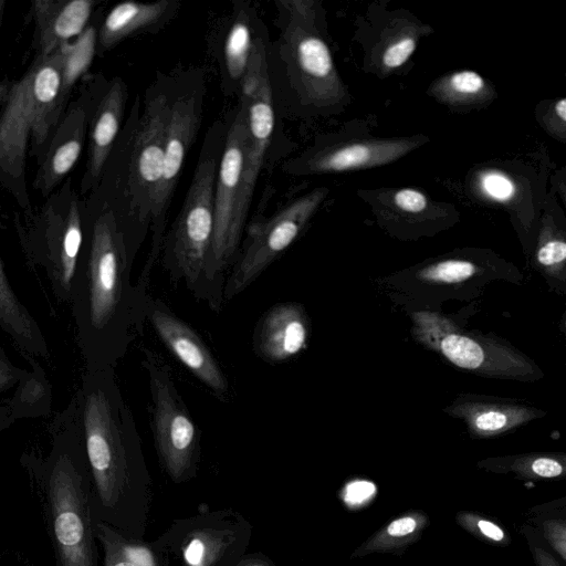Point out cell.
Returning a JSON list of instances; mask_svg holds the SVG:
<instances>
[{"mask_svg":"<svg viewBox=\"0 0 566 566\" xmlns=\"http://www.w3.org/2000/svg\"><path fill=\"white\" fill-rule=\"evenodd\" d=\"M416 49L413 38H402L390 45L384 53L382 62L389 69H396L402 65Z\"/></svg>","mask_w":566,"mask_h":566,"instance_id":"obj_30","label":"cell"},{"mask_svg":"<svg viewBox=\"0 0 566 566\" xmlns=\"http://www.w3.org/2000/svg\"><path fill=\"white\" fill-rule=\"evenodd\" d=\"M475 271L472 263L465 261L441 262L424 272V276L442 282H459L470 277Z\"/></svg>","mask_w":566,"mask_h":566,"instance_id":"obj_27","label":"cell"},{"mask_svg":"<svg viewBox=\"0 0 566 566\" xmlns=\"http://www.w3.org/2000/svg\"><path fill=\"white\" fill-rule=\"evenodd\" d=\"M415 145L410 140H380L314 147L287 159L282 170L289 176L302 177L374 167L399 158Z\"/></svg>","mask_w":566,"mask_h":566,"instance_id":"obj_17","label":"cell"},{"mask_svg":"<svg viewBox=\"0 0 566 566\" xmlns=\"http://www.w3.org/2000/svg\"><path fill=\"white\" fill-rule=\"evenodd\" d=\"M98 25L97 20L90 22L77 38L63 45L59 94V108L62 114L69 105L75 84L88 73L96 55Z\"/></svg>","mask_w":566,"mask_h":566,"instance_id":"obj_24","label":"cell"},{"mask_svg":"<svg viewBox=\"0 0 566 566\" xmlns=\"http://www.w3.org/2000/svg\"><path fill=\"white\" fill-rule=\"evenodd\" d=\"M31 365L15 385L7 400L13 422L22 419L46 417L52 411L53 386L42 365L34 358H25Z\"/></svg>","mask_w":566,"mask_h":566,"instance_id":"obj_23","label":"cell"},{"mask_svg":"<svg viewBox=\"0 0 566 566\" xmlns=\"http://www.w3.org/2000/svg\"><path fill=\"white\" fill-rule=\"evenodd\" d=\"M103 566H159L150 543L130 539L105 523L94 521Z\"/></svg>","mask_w":566,"mask_h":566,"instance_id":"obj_25","label":"cell"},{"mask_svg":"<svg viewBox=\"0 0 566 566\" xmlns=\"http://www.w3.org/2000/svg\"><path fill=\"white\" fill-rule=\"evenodd\" d=\"M180 7V0L115 4L98 25L96 54H104L129 38L158 32L175 19Z\"/></svg>","mask_w":566,"mask_h":566,"instance_id":"obj_20","label":"cell"},{"mask_svg":"<svg viewBox=\"0 0 566 566\" xmlns=\"http://www.w3.org/2000/svg\"><path fill=\"white\" fill-rule=\"evenodd\" d=\"M142 365L148 375L150 424L159 462L174 483L188 482L198 473L200 431L161 356L145 347Z\"/></svg>","mask_w":566,"mask_h":566,"instance_id":"obj_12","label":"cell"},{"mask_svg":"<svg viewBox=\"0 0 566 566\" xmlns=\"http://www.w3.org/2000/svg\"><path fill=\"white\" fill-rule=\"evenodd\" d=\"M0 328L24 358L50 357L46 338L27 306L13 291L0 255Z\"/></svg>","mask_w":566,"mask_h":566,"instance_id":"obj_22","label":"cell"},{"mask_svg":"<svg viewBox=\"0 0 566 566\" xmlns=\"http://www.w3.org/2000/svg\"><path fill=\"white\" fill-rule=\"evenodd\" d=\"M449 86L459 96H473L483 91L485 83L476 72L461 71L450 76Z\"/></svg>","mask_w":566,"mask_h":566,"instance_id":"obj_29","label":"cell"},{"mask_svg":"<svg viewBox=\"0 0 566 566\" xmlns=\"http://www.w3.org/2000/svg\"><path fill=\"white\" fill-rule=\"evenodd\" d=\"M4 6H6V1L4 0H0V32H1V23H2Z\"/></svg>","mask_w":566,"mask_h":566,"instance_id":"obj_42","label":"cell"},{"mask_svg":"<svg viewBox=\"0 0 566 566\" xmlns=\"http://www.w3.org/2000/svg\"><path fill=\"white\" fill-rule=\"evenodd\" d=\"M566 258V243L553 240L545 243L537 253V260L543 265H554Z\"/></svg>","mask_w":566,"mask_h":566,"instance_id":"obj_33","label":"cell"},{"mask_svg":"<svg viewBox=\"0 0 566 566\" xmlns=\"http://www.w3.org/2000/svg\"><path fill=\"white\" fill-rule=\"evenodd\" d=\"M96 4L94 0L32 1L35 56H48L77 38L90 24Z\"/></svg>","mask_w":566,"mask_h":566,"instance_id":"obj_21","label":"cell"},{"mask_svg":"<svg viewBox=\"0 0 566 566\" xmlns=\"http://www.w3.org/2000/svg\"><path fill=\"white\" fill-rule=\"evenodd\" d=\"M266 30L250 1H234L232 12L217 31L214 56L227 97H239L256 41Z\"/></svg>","mask_w":566,"mask_h":566,"instance_id":"obj_16","label":"cell"},{"mask_svg":"<svg viewBox=\"0 0 566 566\" xmlns=\"http://www.w3.org/2000/svg\"><path fill=\"white\" fill-rule=\"evenodd\" d=\"M532 470L537 475L545 478L557 476L563 472L560 463L548 458L536 459L532 464Z\"/></svg>","mask_w":566,"mask_h":566,"instance_id":"obj_36","label":"cell"},{"mask_svg":"<svg viewBox=\"0 0 566 566\" xmlns=\"http://www.w3.org/2000/svg\"><path fill=\"white\" fill-rule=\"evenodd\" d=\"M325 196L326 189H315L249 226L226 280L223 301L244 291L297 239Z\"/></svg>","mask_w":566,"mask_h":566,"instance_id":"obj_13","label":"cell"},{"mask_svg":"<svg viewBox=\"0 0 566 566\" xmlns=\"http://www.w3.org/2000/svg\"><path fill=\"white\" fill-rule=\"evenodd\" d=\"M91 475L95 522L145 541L153 502L151 476L115 368L85 370L71 399Z\"/></svg>","mask_w":566,"mask_h":566,"instance_id":"obj_1","label":"cell"},{"mask_svg":"<svg viewBox=\"0 0 566 566\" xmlns=\"http://www.w3.org/2000/svg\"><path fill=\"white\" fill-rule=\"evenodd\" d=\"M78 96L69 103L39 164L33 188L49 197L78 160L93 111L107 81L102 74L85 77Z\"/></svg>","mask_w":566,"mask_h":566,"instance_id":"obj_14","label":"cell"},{"mask_svg":"<svg viewBox=\"0 0 566 566\" xmlns=\"http://www.w3.org/2000/svg\"><path fill=\"white\" fill-rule=\"evenodd\" d=\"M307 336V321L302 305L292 302L279 303L258 321L252 347L260 359L270 364H282L305 349Z\"/></svg>","mask_w":566,"mask_h":566,"instance_id":"obj_19","label":"cell"},{"mask_svg":"<svg viewBox=\"0 0 566 566\" xmlns=\"http://www.w3.org/2000/svg\"><path fill=\"white\" fill-rule=\"evenodd\" d=\"M375 492V485L367 481H355L347 485L345 499L349 503H361Z\"/></svg>","mask_w":566,"mask_h":566,"instance_id":"obj_34","label":"cell"},{"mask_svg":"<svg viewBox=\"0 0 566 566\" xmlns=\"http://www.w3.org/2000/svg\"><path fill=\"white\" fill-rule=\"evenodd\" d=\"M63 46L35 56L7 86L0 111V185L27 214L33 212L27 186V156L41 163L63 114L59 108Z\"/></svg>","mask_w":566,"mask_h":566,"instance_id":"obj_6","label":"cell"},{"mask_svg":"<svg viewBox=\"0 0 566 566\" xmlns=\"http://www.w3.org/2000/svg\"><path fill=\"white\" fill-rule=\"evenodd\" d=\"M146 319L166 348L218 399L230 397V384L199 334L159 298L147 300Z\"/></svg>","mask_w":566,"mask_h":566,"instance_id":"obj_15","label":"cell"},{"mask_svg":"<svg viewBox=\"0 0 566 566\" xmlns=\"http://www.w3.org/2000/svg\"><path fill=\"white\" fill-rule=\"evenodd\" d=\"M274 3L280 34L266 48L274 109L292 117L335 105L343 90L331 51L315 29L313 3Z\"/></svg>","mask_w":566,"mask_h":566,"instance_id":"obj_5","label":"cell"},{"mask_svg":"<svg viewBox=\"0 0 566 566\" xmlns=\"http://www.w3.org/2000/svg\"><path fill=\"white\" fill-rule=\"evenodd\" d=\"M555 112L558 117L565 122L566 120V99L560 98L555 105Z\"/></svg>","mask_w":566,"mask_h":566,"instance_id":"obj_41","label":"cell"},{"mask_svg":"<svg viewBox=\"0 0 566 566\" xmlns=\"http://www.w3.org/2000/svg\"><path fill=\"white\" fill-rule=\"evenodd\" d=\"M50 450L20 463L43 509L57 566H99L91 475L72 400L49 427Z\"/></svg>","mask_w":566,"mask_h":566,"instance_id":"obj_4","label":"cell"},{"mask_svg":"<svg viewBox=\"0 0 566 566\" xmlns=\"http://www.w3.org/2000/svg\"><path fill=\"white\" fill-rule=\"evenodd\" d=\"M128 88L120 77H113L96 103L88 125V150L81 195L96 189L105 165L122 130Z\"/></svg>","mask_w":566,"mask_h":566,"instance_id":"obj_18","label":"cell"},{"mask_svg":"<svg viewBox=\"0 0 566 566\" xmlns=\"http://www.w3.org/2000/svg\"><path fill=\"white\" fill-rule=\"evenodd\" d=\"M478 526L484 535L492 539L500 541L504 536L503 531L497 525L489 521L482 520L478 523Z\"/></svg>","mask_w":566,"mask_h":566,"instance_id":"obj_38","label":"cell"},{"mask_svg":"<svg viewBox=\"0 0 566 566\" xmlns=\"http://www.w3.org/2000/svg\"><path fill=\"white\" fill-rule=\"evenodd\" d=\"M7 86H4L2 83H0V103H2V99L6 95Z\"/></svg>","mask_w":566,"mask_h":566,"instance_id":"obj_43","label":"cell"},{"mask_svg":"<svg viewBox=\"0 0 566 566\" xmlns=\"http://www.w3.org/2000/svg\"><path fill=\"white\" fill-rule=\"evenodd\" d=\"M247 115L238 101L229 112V126L220 157L213 208V232L207 262L210 307L218 312L223 302L226 272L232 266L243 234L251 202L244 190Z\"/></svg>","mask_w":566,"mask_h":566,"instance_id":"obj_8","label":"cell"},{"mask_svg":"<svg viewBox=\"0 0 566 566\" xmlns=\"http://www.w3.org/2000/svg\"><path fill=\"white\" fill-rule=\"evenodd\" d=\"M15 228L28 265L44 270L55 298L69 304L86 228L71 179Z\"/></svg>","mask_w":566,"mask_h":566,"instance_id":"obj_9","label":"cell"},{"mask_svg":"<svg viewBox=\"0 0 566 566\" xmlns=\"http://www.w3.org/2000/svg\"><path fill=\"white\" fill-rule=\"evenodd\" d=\"M442 353L459 367L473 369L484 360L483 349L472 339L450 334L441 340Z\"/></svg>","mask_w":566,"mask_h":566,"instance_id":"obj_26","label":"cell"},{"mask_svg":"<svg viewBox=\"0 0 566 566\" xmlns=\"http://www.w3.org/2000/svg\"><path fill=\"white\" fill-rule=\"evenodd\" d=\"M238 566H275L269 558L264 556L244 557Z\"/></svg>","mask_w":566,"mask_h":566,"instance_id":"obj_39","label":"cell"},{"mask_svg":"<svg viewBox=\"0 0 566 566\" xmlns=\"http://www.w3.org/2000/svg\"><path fill=\"white\" fill-rule=\"evenodd\" d=\"M507 417L499 411L482 412L475 418V426L484 431H495L503 428Z\"/></svg>","mask_w":566,"mask_h":566,"instance_id":"obj_35","label":"cell"},{"mask_svg":"<svg viewBox=\"0 0 566 566\" xmlns=\"http://www.w3.org/2000/svg\"><path fill=\"white\" fill-rule=\"evenodd\" d=\"M396 205L405 211L420 212L427 207L424 195L413 189H401L395 195Z\"/></svg>","mask_w":566,"mask_h":566,"instance_id":"obj_32","label":"cell"},{"mask_svg":"<svg viewBox=\"0 0 566 566\" xmlns=\"http://www.w3.org/2000/svg\"><path fill=\"white\" fill-rule=\"evenodd\" d=\"M172 85L174 72H158L145 91L143 105L135 96L97 187L104 195L102 206L115 214L132 263L150 230L163 177Z\"/></svg>","mask_w":566,"mask_h":566,"instance_id":"obj_3","label":"cell"},{"mask_svg":"<svg viewBox=\"0 0 566 566\" xmlns=\"http://www.w3.org/2000/svg\"><path fill=\"white\" fill-rule=\"evenodd\" d=\"M206 93V76L201 69L174 71V85L165 137L163 177L151 212L150 250L137 282V285L143 290L145 289V291H147L153 266L160 255L168 210L187 154L201 126Z\"/></svg>","mask_w":566,"mask_h":566,"instance_id":"obj_10","label":"cell"},{"mask_svg":"<svg viewBox=\"0 0 566 566\" xmlns=\"http://www.w3.org/2000/svg\"><path fill=\"white\" fill-rule=\"evenodd\" d=\"M132 265L115 214L102 206L86 222L69 303L87 371L115 368L143 332L149 295L132 283Z\"/></svg>","mask_w":566,"mask_h":566,"instance_id":"obj_2","label":"cell"},{"mask_svg":"<svg viewBox=\"0 0 566 566\" xmlns=\"http://www.w3.org/2000/svg\"><path fill=\"white\" fill-rule=\"evenodd\" d=\"M25 370L14 365L0 345V394L14 388Z\"/></svg>","mask_w":566,"mask_h":566,"instance_id":"obj_31","label":"cell"},{"mask_svg":"<svg viewBox=\"0 0 566 566\" xmlns=\"http://www.w3.org/2000/svg\"><path fill=\"white\" fill-rule=\"evenodd\" d=\"M252 524L232 509L177 518L150 543L159 566H238Z\"/></svg>","mask_w":566,"mask_h":566,"instance_id":"obj_11","label":"cell"},{"mask_svg":"<svg viewBox=\"0 0 566 566\" xmlns=\"http://www.w3.org/2000/svg\"><path fill=\"white\" fill-rule=\"evenodd\" d=\"M416 521L412 517H401L391 522L387 532L391 536H403L415 531Z\"/></svg>","mask_w":566,"mask_h":566,"instance_id":"obj_37","label":"cell"},{"mask_svg":"<svg viewBox=\"0 0 566 566\" xmlns=\"http://www.w3.org/2000/svg\"><path fill=\"white\" fill-rule=\"evenodd\" d=\"M481 188L490 198L497 201H509L515 193L513 181L497 171L483 175Z\"/></svg>","mask_w":566,"mask_h":566,"instance_id":"obj_28","label":"cell"},{"mask_svg":"<svg viewBox=\"0 0 566 566\" xmlns=\"http://www.w3.org/2000/svg\"><path fill=\"white\" fill-rule=\"evenodd\" d=\"M228 126L229 112L206 132L184 203L165 233L160 250L171 282H184L208 305L211 296L206 272L213 232L214 185Z\"/></svg>","mask_w":566,"mask_h":566,"instance_id":"obj_7","label":"cell"},{"mask_svg":"<svg viewBox=\"0 0 566 566\" xmlns=\"http://www.w3.org/2000/svg\"><path fill=\"white\" fill-rule=\"evenodd\" d=\"M13 423L6 405H0V433L8 430Z\"/></svg>","mask_w":566,"mask_h":566,"instance_id":"obj_40","label":"cell"}]
</instances>
